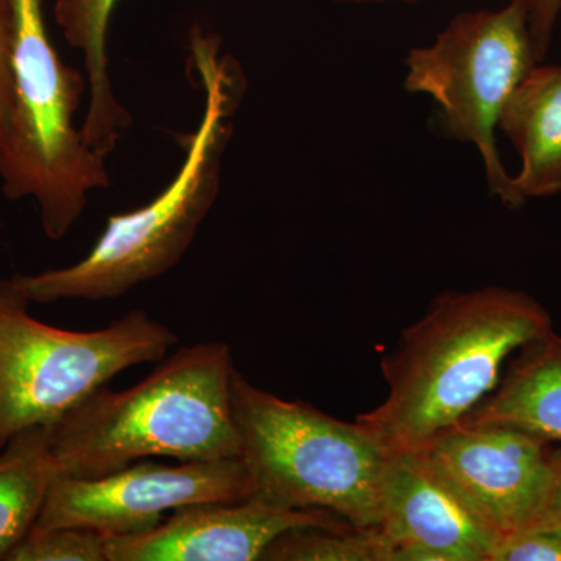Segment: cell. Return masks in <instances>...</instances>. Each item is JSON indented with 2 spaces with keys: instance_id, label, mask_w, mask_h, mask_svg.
<instances>
[{
  "instance_id": "cell-1",
  "label": "cell",
  "mask_w": 561,
  "mask_h": 561,
  "mask_svg": "<svg viewBox=\"0 0 561 561\" xmlns=\"http://www.w3.org/2000/svg\"><path fill=\"white\" fill-rule=\"evenodd\" d=\"M190 46L191 66L203 92V113L197 130L181 140L184 160L180 171L147 205L110 216L101 238L76 264L33 275L14 273L32 302L124 297L171 272L191 249L219 195L243 77L231 57L220 54V39L213 33L192 28Z\"/></svg>"
},
{
  "instance_id": "cell-2",
  "label": "cell",
  "mask_w": 561,
  "mask_h": 561,
  "mask_svg": "<svg viewBox=\"0 0 561 561\" xmlns=\"http://www.w3.org/2000/svg\"><path fill=\"white\" fill-rule=\"evenodd\" d=\"M551 330L524 291H445L382 360L389 397L357 421L391 453L419 451L489 397L508 356Z\"/></svg>"
},
{
  "instance_id": "cell-3",
  "label": "cell",
  "mask_w": 561,
  "mask_h": 561,
  "mask_svg": "<svg viewBox=\"0 0 561 561\" xmlns=\"http://www.w3.org/2000/svg\"><path fill=\"white\" fill-rule=\"evenodd\" d=\"M230 346H181L130 389L102 387L51 426L58 474L98 478L147 457H241Z\"/></svg>"
},
{
  "instance_id": "cell-4",
  "label": "cell",
  "mask_w": 561,
  "mask_h": 561,
  "mask_svg": "<svg viewBox=\"0 0 561 561\" xmlns=\"http://www.w3.org/2000/svg\"><path fill=\"white\" fill-rule=\"evenodd\" d=\"M13 99L0 139V183L11 202L33 198L44 234L61 241L87 209L91 192L111 184L105 157L73 124L88 79L55 50L43 0H13Z\"/></svg>"
},
{
  "instance_id": "cell-5",
  "label": "cell",
  "mask_w": 561,
  "mask_h": 561,
  "mask_svg": "<svg viewBox=\"0 0 561 561\" xmlns=\"http://www.w3.org/2000/svg\"><path fill=\"white\" fill-rule=\"evenodd\" d=\"M232 411L251 497L287 508H321L357 529L379 527L391 451L364 424L283 400L239 371Z\"/></svg>"
},
{
  "instance_id": "cell-6",
  "label": "cell",
  "mask_w": 561,
  "mask_h": 561,
  "mask_svg": "<svg viewBox=\"0 0 561 561\" xmlns=\"http://www.w3.org/2000/svg\"><path fill=\"white\" fill-rule=\"evenodd\" d=\"M14 275L0 278V448L54 426L122 371L161 362L179 337L144 309L94 331L43 323Z\"/></svg>"
},
{
  "instance_id": "cell-7",
  "label": "cell",
  "mask_w": 561,
  "mask_h": 561,
  "mask_svg": "<svg viewBox=\"0 0 561 561\" xmlns=\"http://www.w3.org/2000/svg\"><path fill=\"white\" fill-rule=\"evenodd\" d=\"M537 62L529 0H512L500 11L459 14L432 46L408 57L405 88L430 94L440 106L446 130L478 147L491 194L512 209L526 202L502 164L494 128Z\"/></svg>"
},
{
  "instance_id": "cell-8",
  "label": "cell",
  "mask_w": 561,
  "mask_h": 561,
  "mask_svg": "<svg viewBox=\"0 0 561 561\" xmlns=\"http://www.w3.org/2000/svg\"><path fill=\"white\" fill-rule=\"evenodd\" d=\"M251 497L242 461H135L98 478L58 474L36 527L79 526L105 537H130L160 526L165 513L203 502Z\"/></svg>"
},
{
  "instance_id": "cell-9",
  "label": "cell",
  "mask_w": 561,
  "mask_h": 561,
  "mask_svg": "<svg viewBox=\"0 0 561 561\" xmlns=\"http://www.w3.org/2000/svg\"><path fill=\"white\" fill-rule=\"evenodd\" d=\"M419 451L501 540L546 511L553 451L540 438L494 424H459Z\"/></svg>"
},
{
  "instance_id": "cell-10",
  "label": "cell",
  "mask_w": 561,
  "mask_h": 561,
  "mask_svg": "<svg viewBox=\"0 0 561 561\" xmlns=\"http://www.w3.org/2000/svg\"><path fill=\"white\" fill-rule=\"evenodd\" d=\"M302 527L353 529L321 508H287L247 497L203 502L172 512L160 526L130 537H106L108 561H254L276 538Z\"/></svg>"
},
{
  "instance_id": "cell-11",
  "label": "cell",
  "mask_w": 561,
  "mask_h": 561,
  "mask_svg": "<svg viewBox=\"0 0 561 561\" xmlns=\"http://www.w3.org/2000/svg\"><path fill=\"white\" fill-rule=\"evenodd\" d=\"M379 529L391 561H491L501 541L420 451L391 453Z\"/></svg>"
},
{
  "instance_id": "cell-12",
  "label": "cell",
  "mask_w": 561,
  "mask_h": 561,
  "mask_svg": "<svg viewBox=\"0 0 561 561\" xmlns=\"http://www.w3.org/2000/svg\"><path fill=\"white\" fill-rule=\"evenodd\" d=\"M504 378L460 424H494L561 445V335L548 331L516 350Z\"/></svg>"
},
{
  "instance_id": "cell-13",
  "label": "cell",
  "mask_w": 561,
  "mask_h": 561,
  "mask_svg": "<svg viewBox=\"0 0 561 561\" xmlns=\"http://www.w3.org/2000/svg\"><path fill=\"white\" fill-rule=\"evenodd\" d=\"M502 131L522 157L515 190L527 198L561 192V66H535L501 113Z\"/></svg>"
},
{
  "instance_id": "cell-14",
  "label": "cell",
  "mask_w": 561,
  "mask_h": 561,
  "mask_svg": "<svg viewBox=\"0 0 561 561\" xmlns=\"http://www.w3.org/2000/svg\"><path fill=\"white\" fill-rule=\"evenodd\" d=\"M117 0H55V21L70 47L83 55L88 110L81 135L92 150L108 157L133 116L114 92L110 73L108 33Z\"/></svg>"
},
{
  "instance_id": "cell-15",
  "label": "cell",
  "mask_w": 561,
  "mask_h": 561,
  "mask_svg": "<svg viewBox=\"0 0 561 561\" xmlns=\"http://www.w3.org/2000/svg\"><path fill=\"white\" fill-rule=\"evenodd\" d=\"M0 449V561H5L38 523L58 468L51 426L21 431Z\"/></svg>"
},
{
  "instance_id": "cell-16",
  "label": "cell",
  "mask_w": 561,
  "mask_h": 561,
  "mask_svg": "<svg viewBox=\"0 0 561 561\" xmlns=\"http://www.w3.org/2000/svg\"><path fill=\"white\" fill-rule=\"evenodd\" d=\"M393 546L379 527L331 530L302 527L280 535L262 560L268 561H391Z\"/></svg>"
},
{
  "instance_id": "cell-17",
  "label": "cell",
  "mask_w": 561,
  "mask_h": 561,
  "mask_svg": "<svg viewBox=\"0 0 561 561\" xmlns=\"http://www.w3.org/2000/svg\"><path fill=\"white\" fill-rule=\"evenodd\" d=\"M5 561H108L106 537L87 527L35 526Z\"/></svg>"
},
{
  "instance_id": "cell-18",
  "label": "cell",
  "mask_w": 561,
  "mask_h": 561,
  "mask_svg": "<svg viewBox=\"0 0 561 561\" xmlns=\"http://www.w3.org/2000/svg\"><path fill=\"white\" fill-rule=\"evenodd\" d=\"M491 561H561V519L541 515L502 538Z\"/></svg>"
},
{
  "instance_id": "cell-19",
  "label": "cell",
  "mask_w": 561,
  "mask_h": 561,
  "mask_svg": "<svg viewBox=\"0 0 561 561\" xmlns=\"http://www.w3.org/2000/svg\"><path fill=\"white\" fill-rule=\"evenodd\" d=\"M11 43H13V0H0V139L9 124L11 99H13Z\"/></svg>"
},
{
  "instance_id": "cell-20",
  "label": "cell",
  "mask_w": 561,
  "mask_h": 561,
  "mask_svg": "<svg viewBox=\"0 0 561 561\" xmlns=\"http://www.w3.org/2000/svg\"><path fill=\"white\" fill-rule=\"evenodd\" d=\"M560 11L561 0H529V31L537 61L546 57Z\"/></svg>"
},
{
  "instance_id": "cell-21",
  "label": "cell",
  "mask_w": 561,
  "mask_h": 561,
  "mask_svg": "<svg viewBox=\"0 0 561 561\" xmlns=\"http://www.w3.org/2000/svg\"><path fill=\"white\" fill-rule=\"evenodd\" d=\"M553 460V482L551 494H549L548 505L542 515L556 516L561 519V449L552 453Z\"/></svg>"
},
{
  "instance_id": "cell-22",
  "label": "cell",
  "mask_w": 561,
  "mask_h": 561,
  "mask_svg": "<svg viewBox=\"0 0 561 561\" xmlns=\"http://www.w3.org/2000/svg\"><path fill=\"white\" fill-rule=\"evenodd\" d=\"M337 2H386V0H337ZM402 2H416V0H402Z\"/></svg>"
}]
</instances>
